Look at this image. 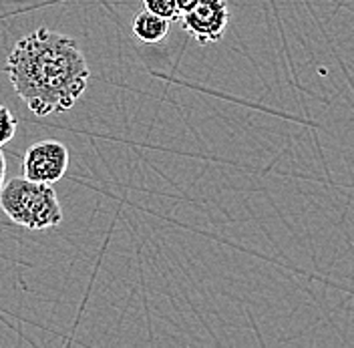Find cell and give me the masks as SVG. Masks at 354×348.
<instances>
[{
    "label": "cell",
    "mask_w": 354,
    "mask_h": 348,
    "mask_svg": "<svg viewBox=\"0 0 354 348\" xmlns=\"http://www.w3.org/2000/svg\"><path fill=\"white\" fill-rule=\"evenodd\" d=\"M17 127H19L17 117L10 113L8 107L0 105V147H2V145H6V143L15 137Z\"/></svg>",
    "instance_id": "cell-7"
},
{
    "label": "cell",
    "mask_w": 354,
    "mask_h": 348,
    "mask_svg": "<svg viewBox=\"0 0 354 348\" xmlns=\"http://www.w3.org/2000/svg\"><path fill=\"white\" fill-rule=\"evenodd\" d=\"M4 71L15 93L37 117L73 109L91 75L77 41L46 26L12 46Z\"/></svg>",
    "instance_id": "cell-1"
},
{
    "label": "cell",
    "mask_w": 354,
    "mask_h": 348,
    "mask_svg": "<svg viewBox=\"0 0 354 348\" xmlns=\"http://www.w3.org/2000/svg\"><path fill=\"white\" fill-rule=\"evenodd\" d=\"M4 181H6V157H4V153L0 152V190L4 185Z\"/></svg>",
    "instance_id": "cell-8"
},
{
    "label": "cell",
    "mask_w": 354,
    "mask_h": 348,
    "mask_svg": "<svg viewBox=\"0 0 354 348\" xmlns=\"http://www.w3.org/2000/svg\"><path fill=\"white\" fill-rule=\"evenodd\" d=\"M68 170V149L65 143L55 139H44L30 145L22 155V177L48 183L63 179Z\"/></svg>",
    "instance_id": "cell-3"
},
{
    "label": "cell",
    "mask_w": 354,
    "mask_h": 348,
    "mask_svg": "<svg viewBox=\"0 0 354 348\" xmlns=\"http://www.w3.org/2000/svg\"><path fill=\"white\" fill-rule=\"evenodd\" d=\"M171 22L163 17H157L149 10H141L135 19H133V35L139 43L143 44H157L161 43L167 33H169Z\"/></svg>",
    "instance_id": "cell-5"
},
{
    "label": "cell",
    "mask_w": 354,
    "mask_h": 348,
    "mask_svg": "<svg viewBox=\"0 0 354 348\" xmlns=\"http://www.w3.org/2000/svg\"><path fill=\"white\" fill-rule=\"evenodd\" d=\"M0 208L6 218L26 230H48L63 221L59 197L48 183L12 177L0 190Z\"/></svg>",
    "instance_id": "cell-2"
},
{
    "label": "cell",
    "mask_w": 354,
    "mask_h": 348,
    "mask_svg": "<svg viewBox=\"0 0 354 348\" xmlns=\"http://www.w3.org/2000/svg\"><path fill=\"white\" fill-rule=\"evenodd\" d=\"M145 10L153 12L157 17H163L169 22L179 21V10H177L176 0H143Z\"/></svg>",
    "instance_id": "cell-6"
},
{
    "label": "cell",
    "mask_w": 354,
    "mask_h": 348,
    "mask_svg": "<svg viewBox=\"0 0 354 348\" xmlns=\"http://www.w3.org/2000/svg\"><path fill=\"white\" fill-rule=\"evenodd\" d=\"M181 28L187 30L199 44L218 43L223 39L230 8L225 0H198L189 10L179 17Z\"/></svg>",
    "instance_id": "cell-4"
},
{
    "label": "cell",
    "mask_w": 354,
    "mask_h": 348,
    "mask_svg": "<svg viewBox=\"0 0 354 348\" xmlns=\"http://www.w3.org/2000/svg\"><path fill=\"white\" fill-rule=\"evenodd\" d=\"M196 2H198V0H176L179 15H181V12H185V10H189Z\"/></svg>",
    "instance_id": "cell-9"
}]
</instances>
